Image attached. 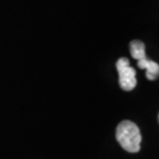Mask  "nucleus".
I'll use <instances>...</instances> for the list:
<instances>
[{
	"label": "nucleus",
	"instance_id": "2",
	"mask_svg": "<svg viewBox=\"0 0 159 159\" xmlns=\"http://www.w3.org/2000/svg\"><path fill=\"white\" fill-rule=\"evenodd\" d=\"M116 67L119 74V85L124 91H132L137 86L136 70L131 67L127 58H119L116 63Z\"/></svg>",
	"mask_w": 159,
	"mask_h": 159
},
{
	"label": "nucleus",
	"instance_id": "4",
	"mask_svg": "<svg viewBox=\"0 0 159 159\" xmlns=\"http://www.w3.org/2000/svg\"><path fill=\"white\" fill-rule=\"evenodd\" d=\"M130 52L131 56L136 60H140L143 58H146L145 52V44L140 40H132L130 44Z\"/></svg>",
	"mask_w": 159,
	"mask_h": 159
},
{
	"label": "nucleus",
	"instance_id": "3",
	"mask_svg": "<svg viewBox=\"0 0 159 159\" xmlns=\"http://www.w3.org/2000/svg\"><path fill=\"white\" fill-rule=\"evenodd\" d=\"M138 67L146 71V78L148 80H156L159 75V65L153 60H150L146 58H143L138 60Z\"/></svg>",
	"mask_w": 159,
	"mask_h": 159
},
{
	"label": "nucleus",
	"instance_id": "1",
	"mask_svg": "<svg viewBox=\"0 0 159 159\" xmlns=\"http://www.w3.org/2000/svg\"><path fill=\"white\" fill-rule=\"evenodd\" d=\"M116 138L120 146L130 153H137L140 150L142 133L139 127L131 120H123L116 130Z\"/></svg>",
	"mask_w": 159,
	"mask_h": 159
}]
</instances>
